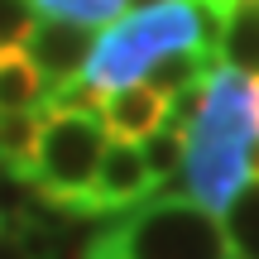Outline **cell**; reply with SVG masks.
I'll use <instances>...</instances> for the list:
<instances>
[{
  "instance_id": "6da1fadb",
  "label": "cell",
  "mask_w": 259,
  "mask_h": 259,
  "mask_svg": "<svg viewBox=\"0 0 259 259\" xmlns=\"http://www.w3.org/2000/svg\"><path fill=\"white\" fill-rule=\"evenodd\" d=\"M259 139V77L216 67L206 77L202 115L187 130V158H183V197L202 202L221 216L250 183V158Z\"/></svg>"
},
{
  "instance_id": "7a4b0ae2",
  "label": "cell",
  "mask_w": 259,
  "mask_h": 259,
  "mask_svg": "<svg viewBox=\"0 0 259 259\" xmlns=\"http://www.w3.org/2000/svg\"><path fill=\"white\" fill-rule=\"evenodd\" d=\"M197 44V5L192 0H163V5H144L130 15L111 19L106 34H96L92 63H87V82L101 96L120 92V87L144 82V72L158 58L178 53V48Z\"/></svg>"
},
{
  "instance_id": "3957f363",
  "label": "cell",
  "mask_w": 259,
  "mask_h": 259,
  "mask_svg": "<svg viewBox=\"0 0 259 259\" xmlns=\"http://www.w3.org/2000/svg\"><path fill=\"white\" fill-rule=\"evenodd\" d=\"M106 240L120 259H231L221 216L192 197L163 192L130 206L115 226H106Z\"/></svg>"
},
{
  "instance_id": "277c9868",
  "label": "cell",
  "mask_w": 259,
  "mask_h": 259,
  "mask_svg": "<svg viewBox=\"0 0 259 259\" xmlns=\"http://www.w3.org/2000/svg\"><path fill=\"white\" fill-rule=\"evenodd\" d=\"M111 144L101 115H53L44 125L29 183L72 216H92V187L101 173V154Z\"/></svg>"
},
{
  "instance_id": "5b68a950",
  "label": "cell",
  "mask_w": 259,
  "mask_h": 259,
  "mask_svg": "<svg viewBox=\"0 0 259 259\" xmlns=\"http://www.w3.org/2000/svg\"><path fill=\"white\" fill-rule=\"evenodd\" d=\"M92 48H96L92 24H72V19H53V15H38L34 34L24 38L29 63L44 72V82H48V87L82 77V72H87V63H92Z\"/></svg>"
},
{
  "instance_id": "8992f818",
  "label": "cell",
  "mask_w": 259,
  "mask_h": 259,
  "mask_svg": "<svg viewBox=\"0 0 259 259\" xmlns=\"http://www.w3.org/2000/svg\"><path fill=\"white\" fill-rule=\"evenodd\" d=\"M154 197V173H149L139 144L111 139L101 154V173L92 187V216H125L130 206L149 202Z\"/></svg>"
},
{
  "instance_id": "52a82bcc",
  "label": "cell",
  "mask_w": 259,
  "mask_h": 259,
  "mask_svg": "<svg viewBox=\"0 0 259 259\" xmlns=\"http://www.w3.org/2000/svg\"><path fill=\"white\" fill-rule=\"evenodd\" d=\"M168 115V96H158L154 87L135 82V87H120L101 101V125L111 139H125V144H139L149 139Z\"/></svg>"
},
{
  "instance_id": "ba28073f",
  "label": "cell",
  "mask_w": 259,
  "mask_h": 259,
  "mask_svg": "<svg viewBox=\"0 0 259 259\" xmlns=\"http://www.w3.org/2000/svg\"><path fill=\"white\" fill-rule=\"evenodd\" d=\"M44 125H48L44 106L38 111H0V168L29 178L38 139H44Z\"/></svg>"
},
{
  "instance_id": "9c48e42d",
  "label": "cell",
  "mask_w": 259,
  "mask_h": 259,
  "mask_svg": "<svg viewBox=\"0 0 259 259\" xmlns=\"http://www.w3.org/2000/svg\"><path fill=\"white\" fill-rule=\"evenodd\" d=\"M221 58L235 72L259 77V0H235L226 10V29H221Z\"/></svg>"
},
{
  "instance_id": "30bf717a",
  "label": "cell",
  "mask_w": 259,
  "mask_h": 259,
  "mask_svg": "<svg viewBox=\"0 0 259 259\" xmlns=\"http://www.w3.org/2000/svg\"><path fill=\"white\" fill-rule=\"evenodd\" d=\"M48 96V82L24 48H5L0 53V111H38Z\"/></svg>"
},
{
  "instance_id": "8fae6325",
  "label": "cell",
  "mask_w": 259,
  "mask_h": 259,
  "mask_svg": "<svg viewBox=\"0 0 259 259\" xmlns=\"http://www.w3.org/2000/svg\"><path fill=\"white\" fill-rule=\"evenodd\" d=\"M226 240H231V259H259V178L240 187L231 206H226Z\"/></svg>"
},
{
  "instance_id": "7c38bea8",
  "label": "cell",
  "mask_w": 259,
  "mask_h": 259,
  "mask_svg": "<svg viewBox=\"0 0 259 259\" xmlns=\"http://www.w3.org/2000/svg\"><path fill=\"white\" fill-rule=\"evenodd\" d=\"M139 154H144V163H149V173H154V183H168L173 173H183L187 135H178V130L158 125L149 139H139Z\"/></svg>"
},
{
  "instance_id": "4fadbf2b",
  "label": "cell",
  "mask_w": 259,
  "mask_h": 259,
  "mask_svg": "<svg viewBox=\"0 0 259 259\" xmlns=\"http://www.w3.org/2000/svg\"><path fill=\"white\" fill-rule=\"evenodd\" d=\"M44 5V15L53 19H72V24H111V19L125 15L130 0H38Z\"/></svg>"
},
{
  "instance_id": "5bb4252c",
  "label": "cell",
  "mask_w": 259,
  "mask_h": 259,
  "mask_svg": "<svg viewBox=\"0 0 259 259\" xmlns=\"http://www.w3.org/2000/svg\"><path fill=\"white\" fill-rule=\"evenodd\" d=\"M38 24V5L34 0H0V53L5 48H24V38Z\"/></svg>"
},
{
  "instance_id": "9a60e30c",
  "label": "cell",
  "mask_w": 259,
  "mask_h": 259,
  "mask_svg": "<svg viewBox=\"0 0 259 259\" xmlns=\"http://www.w3.org/2000/svg\"><path fill=\"white\" fill-rule=\"evenodd\" d=\"M82 259H120V254H115V245L106 240V231H101V235L87 240V254H82Z\"/></svg>"
},
{
  "instance_id": "2e32d148",
  "label": "cell",
  "mask_w": 259,
  "mask_h": 259,
  "mask_svg": "<svg viewBox=\"0 0 259 259\" xmlns=\"http://www.w3.org/2000/svg\"><path fill=\"white\" fill-rule=\"evenodd\" d=\"M0 259H34V254H29V250H24V245H19V240H15V235H10V231H5V235H0Z\"/></svg>"
},
{
  "instance_id": "e0dca14e",
  "label": "cell",
  "mask_w": 259,
  "mask_h": 259,
  "mask_svg": "<svg viewBox=\"0 0 259 259\" xmlns=\"http://www.w3.org/2000/svg\"><path fill=\"white\" fill-rule=\"evenodd\" d=\"M192 5H235V0H192Z\"/></svg>"
}]
</instances>
